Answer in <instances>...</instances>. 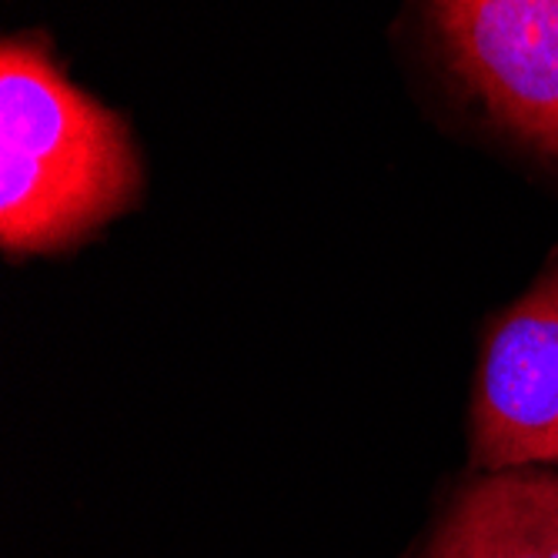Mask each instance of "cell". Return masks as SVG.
<instances>
[{"label": "cell", "instance_id": "cell-1", "mask_svg": "<svg viewBox=\"0 0 558 558\" xmlns=\"http://www.w3.org/2000/svg\"><path fill=\"white\" fill-rule=\"evenodd\" d=\"M141 191V165L121 114L74 87L37 37L0 50V247L58 255Z\"/></svg>", "mask_w": 558, "mask_h": 558}, {"label": "cell", "instance_id": "cell-2", "mask_svg": "<svg viewBox=\"0 0 558 558\" xmlns=\"http://www.w3.org/2000/svg\"><path fill=\"white\" fill-rule=\"evenodd\" d=\"M425 14L454 84L558 171V0H425Z\"/></svg>", "mask_w": 558, "mask_h": 558}, {"label": "cell", "instance_id": "cell-3", "mask_svg": "<svg viewBox=\"0 0 558 558\" xmlns=\"http://www.w3.org/2000/svg\"><path fill=\"white\" fill-rule=\"evenodd\" d=\"M472 462L485 472L558 465V251L485 335Z\"/></svg>", "mask_w": 558, "mask_h": 558}, {"label": "cell", "instance_id": "cell-4", "mask_svg": "<svg viewBox=\"0 0 558 558\" xmlns=\"http://www.w3.org/2000/svg\"><path fill=\"white\" fill-rule=\"evenodd\" d=\"M425 558H558V475L548 469H505L472 482Z\"/></svg>", "mask_w": 558, "mask_h": 558}]
</instances>
